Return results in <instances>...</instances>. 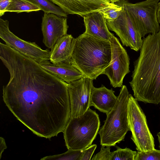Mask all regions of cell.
Returning a JSON list of instances; mask_svg holds the SVG:
<instances>
[{"label": "cell", "instance_id": "obj_4", "mask_svg": "<svg viewBox=\"0 0 160 160\" xmlns=\"http://www.w3.org/2000/svg\"><path fill=\"white\" fill-rule=\"evenodd\" d=\"M129 94L126 86L123 85L116 103L106 115L104 123L98 131L101 146H114L124 140L130 131L128 119Z\"/></svg>", "mask_w": 160, "mask_h": 160}, {"label": "cell", "instance_id": "obj_9", "mask_svg": "<svg viewBox=\"0 0 160 160\" xmlns=\"http://www.w3.org/2000/svg\"><path fill=\"white\" fill-rule=\"evenodd\" d=\"M121 6L122 10L120 15L114 20H106L107 25L109 30L119 37L123 45L138 51L142 47L143 39L128 11Z\"/></svg>", "mask_w": 160, "mask_h": 160}, {"label": "cell", "instance_id": "obj_22", "mask_svg": "<svg viewBox=\"0 0 160 160\" xmlns=\"http://www.w3.org/2000/svg\"><path fill=\"white\" fill-rule=\"evenodd\" d=\"M122 10V6L116 3L110 2L108 6L99 11L102 14L106 20L113 21L118 17Z\"/></svg>", "mask_w": 160, "mask_h": 160}, {"label": "cell", "instance_id": "obj_18", "mask_svg": "<svg viewBox=\"0 0 160 160\" xmlns=\"http://www.w3.org/2000/svg\"><path fill=\"white\" fill-rule=\"evenodd\" d=\"M40 10H41V9L38 6L29 0H11L6 10V12H14L18 13Z\"/></svg>", "mask_w": 160, "mask_h": 160}, {"label": "cell", "instance_id": "obj_15", "mask_svg": "<svg viewBox=\"0 0 160 160\" xmlns=\"http://www.w3.org/2000/svg\"><path fill=\"white\" fill-rule=\"evenodd\" d=\"M39 64L48 72L68 83L78 80L84 76L82 73L70 62L54 64L46 61Z\"/></svg>", "mask_w": 160, "mask_h": 160}, {"label": "cell", "instance_id": "obj_3", "mask_svg": "<svg viewBox=\"0 0 160 160\" xmlns=\"http://www.w3.org/2000/svg\"><path fill=\"white\" fill-rule=\"evenodd\" d=\"M110 41L99 40L85 32L74 38L70 62L84 76L95 80L110 64Z\"/></svg>", "mask_w": 160, "mask_h": 160}, {"label": "cell", "instance_id": "obj_16", "mask_svg": "<svg viewBox=\"0 0 160 160\" xmlns=\"http://www.w3.org/2000/svg\"><path fill=\"white\" fill-rule=\"evenodd\" d=\"M112 88L102 86L98 88L92 87L90 98V107L93 106L101 112L107 114L114 106L117 96Z\"/></svg>", "mask_w": 160, "mask_h": 160}, {"label": "cell", "instance_id": "obj_19", "mask_svg": "<svg viewBox=\"0 0 160 160\" xmlns=\"http://www.w3.org/2000/svg\"><path fill=\"white\" fill-rule=\"evenodd\" d=\"M29 0L38 6L44 13H51L64 17H67L66 13L50 0Z\"/></svg>", "mask_w": 160, "mask_h": 160}, {"label": "cell", "instance_id": "obj_8", "mask_svg": "<svg viewBox=\"0 0 160 160\" xmlns=\"http://www.w3.org/2000/svg\"><path fill=\"white\" fill-rule=\"evenodd\" d=\"M0 37L6 45L39 64L49 60L50 51L48 49H42L35 42L27 41L19 38L9 30L8 21L1 18Z\"/></svg>", "mask_w": 160, "mask_h": 160}, {"label": "cell", "instance_id": "obj_25", "mask_svg": "<svg viewBox=\"0 0 160 160\" xmlns=\"http://www.w3.org/2000/svg\"><path fill=\"white\" fill-rule=\"evenodd\" d=\"M97 147L96 144H94L84 149L80 160H91Z\"/></svg>", "mask_w": 160, "mask_h": 160}, {"label": "cell", "instance_id": "obj_21", "mask_svg": "<svg viewBox=\"0 0 160 160\" xmlns=\"http://www.w3.org/2000/svg\"><path fill=\"white\" fill-rule=\"evenodd\" d=\"M116 147L117 149L112 152L111 160H135L137 152L128 148Z\"/></svg>", "mask_w": 160, "mask_h": 160}, {"label": "cell", "instance_id": "obj_26", "mask_svg": "<svg viewBox=\"0 0 160 160\" xmlns=\"http://www.w3.org/2000/svg\"><path fill=\"white\" fill-rule=\"evenodd\" d=\"M11 0H0V16H3L9 5Z\"/></svg>", "mask_w": 160, "mask_h": 160}, {"label": "cell", "instance_id": "obj_12", "mask_svg": "<svg viewBox=\"0 0 160 160\" xmlns=\"http://www.w3.org/2000/svg\"><path fill=\"white\" fill-rule=\"evenodd\" d=\"M68 28L66 18L44 13L41 24L43 43L51 49L59 39L67 34Z\"/></svg>", "mask_w": 160, "mask_h": 160}, {"label": "cell", "instance_id": "obj_24", "mask_svg": "<svg viewBox=\"0 0 160 160\" xmlns=\"http://www.w3.org/2000/svg\"><path fill=\"white\" fill-rule=\"evenodd\" d=\"M112 152H110V146H102L100 151L94 156L92 160H111Z\"/></svg>", "mask_w": 160, "mask_h": 160}, {"label": "cell", "instance_id": "obj_29", "mask_svg": "<svg viewBox=\"0 0 160 160\" xmlns=\"http://www.w3.org/2000/svg\"><path fill=\"white\" fill-rule=\"evenodd\" d=\"M109 0L111 2L113 3H116L117 2H118L119 1H125L127 0Z\"/></svg>", "mask_w": 160, "mask_h": 160}, {"label": "cell", "instance_id": "obj_30", "mask_svg": "<svg viewBox=\"0 0 160 160\" xmlns=\"http://www.w3.org/2000/svg\"><path fill=\"white\" fill-rule=\"evenodd\" d=\"M157 136L158 137V140L159 142V148L160 149V131L157 133Z\"/></svg>", "mask_w": 160, "mask_h": 160}, {"label": "cell", "instance_id": "obj_23", "mask_svg": "<svg viewBox=\"0 0 160 160\" xmlns=\"http://www.w3.org/2000/svg\"><path fill=\"white\" fill-rule=\"evenodd\" d=\"M160 160V150L155 149L147 152L138 151L135 160Z\"/></svg>", "mask_w": 160, "mask_h": 160}, {"label": "cell", "instance_id": "obj_6", "mask_svg": "<svg viewBox=\"0 0 160 160\" xmlns=\"http://www.w3.org/2000/svg\"><path fill=\"white\" fill-rule=\"evenodd\" d=\"M160 0H146L135 4L126 0L116 3L128 12L142 37L148 33L154 34L160 30L157 12Z\"/></svg>", "mask_w": 160, "mask_h": 160}, {"label": "cell", "instance_id": "obj_14", "mask_svg": "<svg viewBox=\"0 0 160 160\" xmlns=\"http://www.w3.org/2000/svg\"><path fill=\"white\" fill-rule=\"evenodd\" d=\"M85 28V32L98 39L110 41L114 36L109 31L106 19L99 11L88 13L82 17Z\"/></svg>", "mask_w": 160, "mask_h": 160}, {"label": "cell", "instance_id": "obj_1", "mask_svg": "<svg viewBox=\"0 0 160 160\" xmlns=\"http://www.w3.org/2000/svg\"><path fill=\"white\" fill-rule=\"evenodd\" d=\"M1 61L10 74L3 100L13 115L39 137L50 139L63 132L71 118L68 84L16 50Z\"/></svg>", "mask_w": 160, "mask_h": 160}, {"label": "cell", "instance_id": "obj_20", "mask_svg": "<svg viewBox=\"0 0 160 160\" xmlns=\"http://www.w3.org/2000/svg\"><path fill=\"white\" fill-rule=\"evenodd\" d=\"M83 150L68 149L63 153L47 156L41 159V160H80Z\"/></svg>", "mask_w": 160, "mask_h": 160}, {"label": "cell", "instance_id": "obj_5", "mask_svg": "<svg viewBox=\"0 0 160 160\" xmlns=\"http://www.w3.org/2000/svg\"><path fill=\"white\" fill-rule=\"evenodd\" d=\"M100 123L98 115L90 108L81 116L70 118L63 132L68 149L84 150L91 145Z\"/></svg>", "mask_w": 160, "mask_h": 160}, {"label": "cell", "instance_id": "obj_17", "mask_svg": "<svg viewBox=\"0 0 160 160\" xmlns=\"http://www.w3.org/2000/svg\"><path fill=\"white\" fill-rule=\"evenodd\" d=\"M74 38L71 34H66L59 39L51 49L50 62L54 64L70 62Z\"/></svg>", "mask_w": 160, "mask_h": 160}, {"label": "cell", "instance_id": "obj_13", "mask_svg": "<svg viewBox=\"0 0 160 160\" xmlns=\"http://www.w3.org/2000/svg\"><path fill=\"white\" fill-rule=\"evenodd\" d=\"M68 15L76 14L82 17L99 11L108 4V0H50Z\"/></svg>", "mask_w": 160, "mask_h": 160}, {"label": "cell", "instance_id": "obj_28", "mask_svg": "<svg viewBox=\"0 0 160 160\" xmlns=\"http://www.w3.org/2000/svg\"><path fill=\"white\" fill-rule=\"evenodd\" d=\"M157 15L158 21L159 23H160V2H159L158 3Z\"/></svg>", "mask_w": 160, "mask_h": 160}, {"label": "cell", "instance_id": "obj_27", "mask_svg": "<svg viewBox=\"0 0 160 160\" xmlns=\"http://www.w3.org/2000/svg\"><path fill=\"white\" fill-rule=\"evenodd\" d=\"M5 140L2 137L0 138V159L1 158L2 154L4 150L7 148Z\"/></svg>", "mask_w": 160, "mask_h": 160}, {"label": "cell", "instance_id": "obj_7", "mask_svg": "<svg viewBox=\"0 0 160 160\" xmlns=\"http://www.w3.org/2000/svg\"><path fill=\"white\" fill-rule=\"evenodd\" d=\"M128 119L131 139L138 151L147 152L155 149L154 138L148 128L146 116L138 101L130 94Z\"/></svg>", "mask_w": 160, "mask_h": 160}, {"label": "cell", "instance_id": "obj_2", "mask_svg": "<svg viewBox=\"0 0 160 160\" xmlns=\"http://www.w3.org/2000/svg\"><path fill=\"white\" fill-rule=\"evenodd\" d=\"M142 39L129 83L138 101L157 104L160 103V30Z\"/></svg>", "mask_w": 160, "mask_h": 160}, {"label": "cell", "instance_id": "obj_10", "mask_svg": "<svg viewBox=\"0 0 160 160\" xmlns=\"http://www.w3.org/2000/svg\"><path fill=\"white\" fill-rule=\"evenodd\" d=\"M111 61L102 74L106 75L114 88L122 87L123 80L129 73L130 59L127 52L114 36L110 39Z\"/></svg>", "mask_w": 160, "mask_h": 160}, {"label": "cell", "instance_id": "obj_11", "mask_svg": "<svg viewBox=\"0 0 160 160\" xmlns=\"http://www.w3.org/2000/svg\"><path fill=\"white\" fill-rule=\"evenodd\" d=\"M93 80L84 76L68 84L71 118L81 116L90 107Z\"/></svg>", "mask_w": 160, "mask_h": 160}]
</instances>
